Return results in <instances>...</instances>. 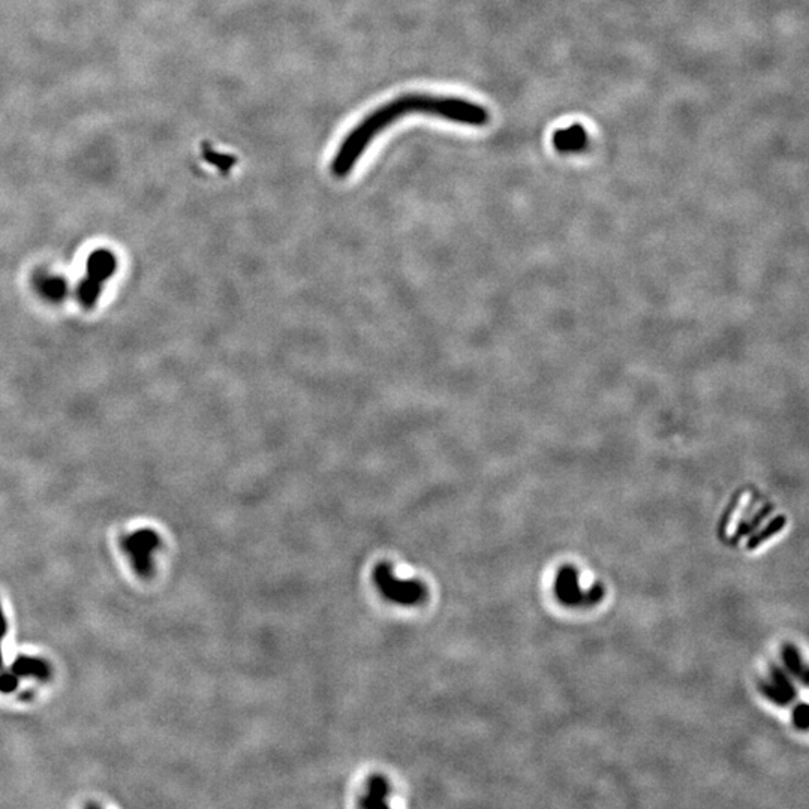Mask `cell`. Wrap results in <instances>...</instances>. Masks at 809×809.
Listing matches in <instances>:
<instances>
[{
  "mask_svg": "<svg viewBox=\"0 0 809 809\" xmlns=\"http://www.w3.org/2000/svg\"><path fill=\"white\" fill-rule=\"evenodd\" d=\"M117 259L106 249L94 250L87 259L86 276L78 286V300L84 308H93L98 301L101 291L110 277L116 273Z\"/></svg>",
  "mask_w": 809,
  "mask_h": 809,
  "instance_id": "3957f363",
  "label": "cell"
},
{
  "mask_svg": "<svg viewBox=\"0 0 809 809\" xmlns=\"http://www.w3.org/2000/svg\"><path fill=\"white\" fill-rule=\"evenodd\" d=\"M412 114L430 116L469 126H484L490 120L489 111L484 107L463 98L408 93L369 112L345 135L332 159V172L337 179L346 177L378 135L400 119Z\"/></svg>",
  "mask_w": 809,
  "mask_h": 809,
  "instance_id": "6da1fadb",
  "label": "cell"
},
{
  "mask_svg": "<svg viewBox=\"0 0 809 809\" xmlns=\"http://www.w3.org/2000/svg\"><path fill=\"white\" fill-rule=\"evenodd\" d=\"M373 583L387 601L399 606L412 607L428 599V588L423 581L414 579H399L388 562L378 563L373 570Z\"/></svg>",
  "mask_w": 809,
  "mask_h": 809,
  "instance_id": "7a4b0ae2",
  "label": "cell"
},
{
  "mask_svg": "<svg viewBox=\"0 0 809 809\" xmlns=\"http://www.w3.org/2000/svg\"><path fill=\"white\" fill-rule=\"evenodd\" d=\"M391 793L390 782L381 775L370 777L368 781V790L360 799L359 806L361 808H379L388 806V797Z\"/></svg>",
  "mask_w": 809,
  "mask_h": 809,
  "instance_id": "8992f818",
  "label": "cell"
},
{
  "mask_svg": "<svg viewBox=\"0 0 809 809\" xmlns=\"http://www.w3.org/2000/svg\"><path fill=\"white\" fill-rule=\"evenodd\" d=\"M39 290L47 299L57 301V300L65 297L68 286L63 279L51 276V277H43V279L39 282Z\"/></svg>",
  "mask_w": 809,
  "mask_h": 809,
  "instance_id": "52a82bcc",
  "label": "cell"
},
{
  "mask_svg": "<svg viewBox=\"0 0 809 809\" xmlns=\"http://www.w3.org/2000/svg\"><path fill=\"white\" fill-rule=\"evenodd\" d=\"M17 673H21V675H38V676H43L46 673V667L41 663H37V661L33 659H21L20 664L17 663Z\"/></svg>",
  "mask_w": 809,
  "mask_h": 809,
  "instance_id": "ba28073f",
  "label": "cell"
},
{
  "mask_svg": "<svg viewBox=\"0 0 809 809\" xmlns=\"http://www.w3.org/2000/svg\"><path fill=\"white\" fill-rule=\"evenodd\" d=\"M553 147L561 153H579L588 147L589 137L581 125H571L556 130L552 138Z\"/></svg>",
  "mask_w": 809,
  "mask_h": 809,
  "instance_id": "277c9868",
  "label": "cell"
},
{
  "mask_svg": "<svg viewBox=\"0 0 809 809\" xmlns=\"http://www.w3.org/2000/svg\"><path fill=\"white\" fill-rule=\"evenodd\" d=\"M158 546V537L152 530H143L128 539V550L132 553L140 571L149 568V555Z\"/></svg>",
  "mask_w": 809,
  "mask_h": 809,
  "instance_id": "5b68a950",
  "label": "cell"
}]
</instances>
